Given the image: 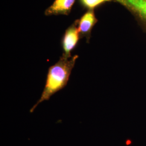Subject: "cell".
Segmentation results:
<instances>
[{
    "label": "cell",
    "instance_id": "cell-1",
    "mask_svg": "<svg viewBox=\"0 0 146 146\" xmlns=\"http://www.w3.org/2000/svg\"><path fill=\"white\" fill-rule=\"evenodd\" d=\"M78 58V55L69 58L62 56L57 62L49 68L44 88L40 99L31 108V113L38 104L48 100L54 94L66 86Z\"/></svg>",
    "mask_w": 146,
    "mask_h": 146
},
{
    "label": "cell",
    "instance_id": "cell-2",
    "mask_svg": "<svg viewBox=\"0 0 146 146\" xmlns=\"http://www.w3.org/2000/svg\"><path fill=\"white\" fill-rule=\"evenodd\" d=\"M123 6L146 31V0H111Z\"/></svg>",
    "mask_w": 146,
    "mask_h": 146
},
{
    "label": "cell",
    "instance_id": "cell-3",
    "mask_svg": "<svg viewBox=\"0 0 146 146\" xmlns=\"http://www.w3.org/2000/svg\"><path fill=\"white\" fill-rule=\"evenodd\" d=\"M81 35L78 29V20L75 21L65 32L62 41V56L64 58L72 57L71 52L77 46Z\"/></svg>",
    "mask_w": 146,
    "mask_h": 146
},
{
    "label": "cell",
    "instance_id": "cell-4",
    "mask_svg": "<svg viewBox=\"0 0 146 146\" xmlns=\"http://www.w3.org/2000/svg\"><path fill=\"white\" fill-rule=\"evenodd\" d=\"M98 22L94 10H88L78 20V29L81 36L85 37L88 42L91 31L94 25Z\"/></svg>",
    "mask_w": 146,
    "mask_h": 146
},
{
    "label": "cell",
    "instance_id": "cell-5",
    "mask_svg": "<svg viewBox=\"0 0 146 146\" xmlns=\"http://www.w3.org/2000/svg\"><path fill=\"white\" fill-rule=\"evenodd\" d=\"M75 0H55L45 11L46 15H68L71 11Z\"/></svg>",
    "mask_w": 146,
    "mask_h": 146
},
{
    "label": "cell",
    "instance_id": "cell-6",
    "mask_svg": "<svg viewBox=\"0 0 146 146\" xmlns=\"http://www.w3.org/2000/svg\"><path fill=\"white\" fill-rule=\"evenodd\" d=\"M80 1L84 7L89 9V10H94L95 8L106 2H111V0H80Z\"/></svg>",
    "mask_w": 146,
    "mask_h": 146
}]
</instances>
